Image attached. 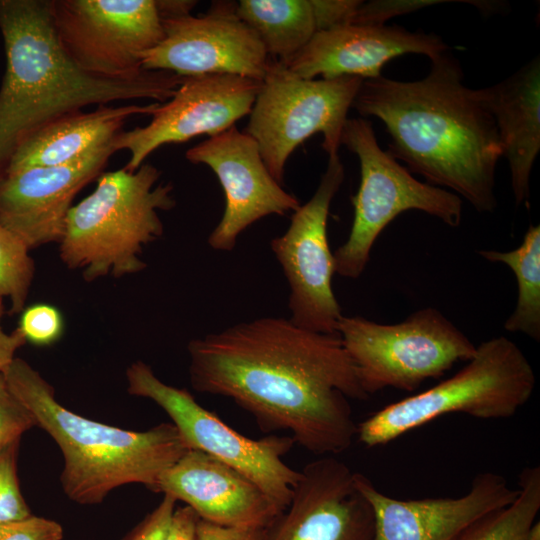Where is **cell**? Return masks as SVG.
Returning a JSON list of instances; mask_svg holds the SVG:
<instances>
[{
  "label": "cell",
  "instance_id": "cell-11",
  "mask_svg": "<svg viewBox=\"0 0 540 540\" xmlns=\"http://www.w3.org/2000/svg\"><path fill=\"white\" fill-rule=\"evenodd\" d=\"M50 15L68 58L103 78L143 73L141 55L164 37L155 0H50Z\"/></svg>",
  "mask_w": 540,
  "mask_h": 540
},
{
  "label": "cell",
  "instance_id": "cell-5",
  "mask_svg": "<svg viewBox=\"0 0 540 540\" xmlns=\"http://www.w3.org/2000/svg\"><path fill=\"white\" fill-rule=\"evenodd\" d=\"M161 171L143 163L136 171L103 172L92 193L70 209L59 256L88 282L143 271V248L162 237L159 211L176 201L171 183L159 184Z\"/></svg>",
  "mask_w": 540,
  "mask_h": 540
},
{
  "label": "cell",
  "instance_id": "cell-31",
  "mask_svg": "<svg viewBox=\"0 0 540 540\" xmlns=\"http://www.w3.org/2000/svg\"><path fill=\"white\" fill-rule=\"evenodd\" d=\"M62 526L51 519L30 515L0 524V540H61Z\"/></svg>",
  "mask_w": 540,
  "mask_h": 540
},
{
  "label": "cell",
  "instance_id": "cell-14",
  "mask_svg": "<svg viewBox=\"0 0 540 540\" xmlns=\"http://www.w3.org/2000/svg\"><path fill=\"white\" fill-rule=\"evenodd\" d=\"M262 81L232 74L183 77L174 95L159 103L150 122L113 139L115 151L130 154L125 170L134 172L163 145L182 143L199 135L222 133L249 115Z\"/></svg>",
  "mask_w": 540,
  "mask_h": 540
},
{
  "label": "cell",
  "instance_id": "cell-36",
  "mask_svg": "<svg viewBox=\"0 0 540 540\" xmlns=\"http://www.w3.org/2000/svg\"><path fill=\"white\" fill-rule=\"evenodd\" d=\"M5 311L4 297L0 295V372H3L14 360L16 351L27 342L16 328L6 333L1 327V319Z\"/></svg>",
  "mask_w": 540,
  "mask_h": 540
},
{
  "label": "cell",
  "instance_id": "cell-37",
  "mask_svg": "<svg viewBox=\"0 0 540 540\" xmlns=\"http://www.w3.org/2000/svg\"><path fill=\"white\" fill-rule=\"evenodd\" d=\"M161 20L188 16L196 6L194 0H155Z\"/></svg>",
  "mask_w": 540,
  "mask_h": 540
},
{
  "label": "cell",
  "instance_id": "cell-23",
  "mask_svg": "<svg viewBox=\"0 0 540 540\" xmlns=\"http://www.w3.org/2000/svg\"><path fill=\"white\" fill-rule=\"evenodd\" d=\"M236 11L257 34L269 58L283 64L317 33L312 0H240Z\"/></svg>",
  "mask_w": 540,
  "mask_h": 540
},
{
  "label": "cell",
  "instance_id": "cell-2",
  "mask_svg": "<svg viewBox=\"0 0 540 540\" xmlns=\"http://www.w3.org/2000/svg\"><path fill=\"white\" fill-rule=\"evenodd\" d=\"M430 62L421 80H363L351 108L378 118L391 138L388 152L427 183L451 189L479 213L493 212L502 157L495 122L463 83L457 59L446 51Z\"/></svg>",
  "mask_w": 540,
  "mask_h": 540
},
{
  "label": "cell",
  "instance_id": "cell-29",
  "mask_svg": "<svg viewBox=\"0 0 540 540\" xmlns=\"http://www.w3.org/2000/svg\"><path fill=\"white\" fill-rule=\"evenodd\" d=\"M34 426L36 423L32 414L11 392L0 372V449L20 440Z\"/></svg>",
  "mask_w": 540,
  "mask_h": 540
},
{
  "label": "cell",
  "instance_id": "cell-33",
  "mask_svg": "<svg viewBox=\"0 0 540 540\" xmlns=\"http://www.w3.org/2000/svg\"><path fill=\"white\" fill-rule=\"evenodd\" d=\"M361 1L312 0L317 32L350 25Z\"/></svg>",
  "mask_w": 540,
  "mask_h": 540
},
{
  "label": "cell",
  "instance_id": "cell-9",
  "mask_svg": "<svg viewBox=\"0 0 540 540\" xmlns=\"http://www.w3.org/2000/svg\"><path fill=\"white\" fill-rule=\"evenodd\" d=\"M270 60L244 132L257 142L270 174L282 185L289 156L310 136L322 133L328 156L338 154L347 114L363 79H303Z\"/></svg>",
  "mask_w": 540,
  "mask_h": 540
},
{
  "label": "cell",
  "instance_id": "cell-1",
  "mask_svg": "<svg viewBox=\"0 0 540 540\" xmlns=\"http://www.w3.org/2000/svg\"><path fill=\"white\" fill-rule=\"evenodd\" d=\"M187 351L192 388L230 398L263 432L288 431L321 456L352 445L349 399L369 396L339 335L260 317L192 339Z\"/></svg>",
  "mask_w": 540,
  "mask_h": 540
},
{
  "label": "cell",
  "instance_id": "cell-3",
  "mask_svg": "<svg viewBox=\"0 0 540 540\" xmlns=\"http://www.w3.org/2000/svg\"><path fill=\"white\" fill-rule=\"evenodd\" d=\"M6 67L0 88V181L16 151L52 121L88 105L122 100H169L183 77L145 70L109 79L78 68L53 29L50 0H0Z\"/></svg>",
  "mask_w": 540,
  "mask_h": 540
},
{
  "label": "cell",
  "instance_id": "cell-34",
  "mask_svg": "<svg viewBox=\"0 0 540 540\" xmlns=\"http://www.w3.org/2000/svg\"><path fill=\"white\" fill-rule=\"evenodd\" d=\"M264 529L221 526L199 518L196 540H263Z\"/></svg>",
  "mask_w": 540,
  "mask_h": 540
},
{
  "label": "cell",
  "instance_id": "cell-25",
  "mask_svg": "<svg viewBox=\"0 0 540 540\" xmlns=\"http://www.w3.org/2000/svg\"><path fill=\"white\" fill-rule=\"evenodd\" d=\"M518 494L507 506L484 517L467 540H525L540 511V468H524Z\"/></svg>",
  "mask_w": 540,
  "mask_h": 540
},
{
  "label": "cell",
  "instance_id": "cell-21",
  "mask_svg": "<svg viewBox=\"0 0 540 540\" xmlns=\"http://www.w3.org/2000/svg\"><path fill=\"white\" fill-rule=\"evenodd\" d=\"M474 94L495 122L519 206L529 199L530 175L540 151L539 57L497 84L474 89Z\"/></svg>",
  "mask_w": 540,
  "mask_h": 540
},
{
  "label": "cell",
  "instance_id": "cell-7",
  "mask_svg": "<svg viewBox=\"0 0 540 540\" xmlns=\"http://www.w3.org/2000/svg\"><path fill=\"white\" fill-rule=\"evenodd\" d=\"M341 144L360 164V184L351 198L354 218L347 240L333 253L335 273L361 276L380 233L399 214L419 210L451 227L462 220V199L447 189L421 182L378 144L370 121L348 118Z\"/></svg>",
  "mask_w": 540,
  "mask_h": 540
},
{
  "label": "cell",
  "instance_id": "cell-12",
  "mask_svg": "<svg viewBox=\"0 0 540 540\" xmlns=\"http://www.w3.org/2000/svg\"><path fill=\"white\" fill-rule=\"evenodd\" d=\"M344 176L339 155L329 156L315 193L292 213L286 232L270 244L290 287L289 320L300 328L330 335H338L343 315L332 289L335 263L327 223Z\"/></svg>",
  "mask_w": 540,
  "mask_h": 540
},
{
  "label": "cell",
  "instance_id": "cell-32",
  "mask_svg": "<svg viewBox=\"0 0 540 540\" xmlns=\"http://www.w3.org/2000/svg\"><path fill=\"white\" fill-rule=\"evenodd\" d=\"M177 501L163 494L159 504L148 513L121 540H164L168 532Z\"/></svg>",
  "mask_w": 540,
  "mask_h": 540
},
{
  "label": "cell",
  "instance_id": "cell-28",
  "mask_svg": "<svg viewBox=\"0 0 540 540\" xmlns=\"http://www.w3.org/2000/svg\"><path fill=\"white\" fill-rule=\"evenodd\" d=\"M65 328L61 311L54 305L36 303L20 313L17 329L26 342L35 346H50L58 342Z\"/></svg>",
  "mask_w": 540,
  "mask_h": 540
},
{
  "label": "cell",
  "instance_id": "cell-38",
  "mask_svg": "<svg viewBox=\"0 0 540 540\" xmlns=\"http://www.w3.org/2000/svg\"><path fill=\"white\" fill-rule=\"evenodd\" d=\"M525 540H540V522L537 520L530 528Z\"/></svg>",
  "mask_w": 540,
  "mask_h": 540
},
{
  "label": "cell",
  "instance_id": "cell-8",
  "mask_svg": "<svg viewBox=\"0 0 540 540\" xmlns=\"http://www.w3.org/2000/svg\"><path fill=\"white\" fill-rule=\"evenodd\" d=\"M338 335L368 396L388 387L416 390L476 352L473 342L433 307L396 324L342 316Z\"/></svg>",
  "mask_w": 540,
  "mask_h": 540
},
{
  "label": "cell",
  "instance_id": "cell-19",
  "mask_svg": "<svg viewBox=\"0 0 540 540\" xmlns=\"http://www.w3.org/2000/svg\"><path fill=\"white\" fill-rule=\"evenodd\" d=\"M448 49L434 34L411 32L400 26L350 24L317 32L284 65L303 79L352 76L366 80L381 76L383 66L395 57L421 54L431 59Z\"/></svg>",
  "mask_w": 540,
  "mask_h": 540
},
{
  "label": "cell",
  "instance_id": "cell-10",
  "mask_svg": "<svg viewBox=\"0 0 540 540\" xmlns=\"http://www.w3.org/2000/svg\"><path fill=\"white\" fill-rule=\"evenodd\" d=\"M126 379L128 393L164 410L189 449L205 452L244 474L279 512L289 505L301 475L283 459L296 444L290 435L252 439L240 434L197 403L189 391L161 381L143 361L127 368Z\"/></svg>",
  "mask_w": 540,
  "mask_h": 540
},
{
  "label": "cell",
  "instance_id": "cell-20",
  "mask_svg": "<svg viewBox=\"0 0 540 540\" xmlns=\"http://www.w3.org/2000/svg\"><path fill=\"white\" fill-rule=\"evenodd\" d=\"M152 491L184 502L200 519L221 526L265 528L280 513L244 474L197 449L165 470Z\"/></svg>",
  "mask_w": 540,
  "mask_h": 540
},
{
  "label": "cell",
  "instance_id": "cell-18",
  "mask_svg": "<svg viewBox=\"0 0 540 540\" xmlns=\"http://www.w3.org/2000/svg\"><path fill=\"white\" fill-rule=\"evenodd\" d=\"M112 141L63 165L7 173L0 181V224L29 250L59 243L74 198L116 152Z\"/></svg>",
  "mask_w": 540,
  "mask_h": 540
},
{
  "label": "cell",
  "instance_id": "cell-35",
  "mask_svg": "<svg viewBox=\"0 0 540 540\" xmlns=\"http://www.w3.org/2000/svg\"><path fill=\"white\" fill-rule=\"evenodd\" d=\"M199 517L187 505L175 509L164 540H196Z\"/></svg>",
  "mask_w": 540,
  "mask_h": 540
},
{
  "label": "cell",
  "instance_id": "cell-13",
  "mask_svg": "<svg viewBox=\"0 0 540 540\" xmlns=\"http://www.w3.org/2000/svg\"><path fill=\"white\" fill-rule=\"evenodd\" d=\"M236 8L235 1H214L200 16L162 20L164 37L141 55L142 68L181 77L232 74L262 81L271 60Z\"/></svg>",
  "mask_w": 540,
  "mask_h": 540
},
{
  "label": "cell",
  "instance_id": "cell-17",
  "mask_svg": "<svg viewBox=\"0 0 540 540\" xmlns=\"http://www.w3.org/2000/svg\"><path fill=\"white\" fill-rule=\"evenodd\" d=\"M357 488L370 503L374 540H467L475 526L517 496L494 472L479 473L459 497L402 500L379 491L365 475L354 472Z\"/></svg>",
  "mask_w": 540,
  "mask_h": 540
},
{
  "label": "cell",
  "instance_id": "cell-6",
  "mask_svg": "<svg viewBox=\"0 0 540 540\" xmlns=\"http://www.w3.org/2000/svg\"><path fill=\"white\" fill-rule=\"evenodd\" d=\"M535 384L534 370L518 345L505 336L494 337L476 346L474 356L450 378L357 424L356 437L371 448L450 413L509 418L529 401Z\"/></svg>",
  "mask_w": 540,
  "mask_h": 540
},
{
  "label": "cell",
  "instance_id": "cell-26",
  "mask_svg": "<svg viewBox=\"0 0 540 540\" xmlns=\"http://www.w3.org/2000/svg\"><path fill=\"white\" fill-rule=\"evenodd\" d=\"M28 247L0 224V295L10 301L9 314L26 307L35 274Z\"/></svg>",
  "mask_w": 540,
  "mask_h": 540
},
{
  "label": "cell",
  "instance_id": "cell-15",
  "mask_svg": "<svg viewBox=\"0 0 540 540\" xmlns=\"http://www.w3.org/2000/svg\"><path fill=\"white\" fill-rule=\"evenodd\" d=\"M193 164H204L217 176L225 209L208 237L211 248L231 251L239 235L268 215H285L300 206L270 174L257 142L234 125L186 151Z\"/></svg>",
  "mask_w": 540,
  "mask_h": 540
},
{
  "label": "cell",
  "instance_id": "cell-4",
  "mask_svg": "<svg viewBox=\"0 0 540 540\" xmlns=\"http://www.w3.org/2000/svg\"><path fill=\"white\" fill-rule=\"evenodd\" d=\"M2 373L36 426L62 452L60 483L75 503L99 504L112 490L133 483L152 491L160 475L189 450L171 422L133 431L72 412L57 401L52 385L21 358L15 357Z\"/></svg>",
  "mask_w": 540,
  "mask_h": 540
},
{
  "label": "cell",
  "instance_id": "cell-16",
  "mask_svg": "<svg viewBox=\"0 0 540 540\" xmlns=\"http://www.w3.org/2000/svg\"><path fill=\"white\" fill-rule=\"evenodd\" d=\"M300 472L289 505L265 527L263 540H374L373 509L344 462L322 456Z\"/></svg>",
  "mask_w": 540,
  "mask_h": 540
},
{
  "label": "cell",
  "instance_id": "cell-30",
  "mask_svg": "<svg viewBox=\"0 0 540 540\" xmlns=\"http://www.w3.org/2000/svg\"><path fill=\"white\" fill-rule=\"evenodd\" d=\"M455 1L447 0H374L361 1L352 23L355 25L382 26L390 18L408 14L422 8Z\"/></svg>",
  "mask_w": 540,
  "mask_h": 540
},
{
  "label": "cell",
  "instance_id": "cell-27",
  "mask_svg": "<svg viewBox=\"0 0 540 540\" xmlns=\"http://www.w3.org/2000/svg\"><path fill=\"white\" fill-rule=\"evenodd\" d=\"M19 444L16 440L0 449V524L31 515L17 476Z\"/></svg>",
  "mask_w": 540,
  "mask_h": 540
},
{
  "label": "cell",
  "instance_id": "cell-24",
  "mask_svg": "<svg viewBox=\"0 0 540 540\" xmlns=\"http://www.w3.org/2000/svg\"><path fill=\"white\" fill-rule=\"evenodd\" d=\"M490 262L506 264L515 274L518 287L517 304L504 323L509 332L523 333L540 340V226L530 225L523 241L511 251L480 250Z\"/></svg>",
  "mask_w": 540,
  "mask_h": 540
},
{
  "label": "cell",
  "instance_id": "cell-22",
  "mask_svg": "<svg viewBox=\"0 0 540 540\" xmlns=\"http://www.w3.org/2000/svg\"><path fill=\"white\" fill-rule=\"evenodd\" d=\"M158 104L102 105L90 112L81 110L62 116L20 146L7 173L33 167L58 166L76 160L110 143L127 119L138 115L150 116Z\"/></svg>",
  "mask_w": 540,
  "mask_h": 540
}]
</instances>
